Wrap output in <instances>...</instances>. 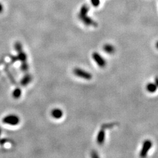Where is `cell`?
<instances>
[{"label":"cell","instance_id":"obj_1","mask_svg":"<svg viewBox=\"0 0 158 158\" xmlns=\"http://www.w3.org/2000/svg\"><path fill=\"white\" fill-rule=\"evenodd\" d=\"M2 123L5 124L15 126L19 124V123H20V118L17 115L9 114L3 118Z\"/></svg>","mask_w":158,"mask_h":158},{"label":"cell","instance_id":"obj_2","mask_svg":"<svg viewBox=\"0 0 158 158\" xmlns=\"http://www.w3.org/2000/svg\"><path fill=\"white\" fill-rule=\"evenodd\" d=\"M73 73L75 76L79 77L80 78L85 79L87 80H90L92 79V74L86 70H83L80 68H75L73 70Z\"/></svg>","mask_w":158,"mask_h":158},{"label":"cell","instance_id":"obj_3","mask_svg":"<svg viewBox=\"0 0 158 158\" xmlns=\"http://www.w3.org/2000/svg\"><path fill=\"white\" fill-rule=\"evenodd\" d=\"M92 58L99 67L102 68L105 67L107 63L105 59L101 56L100 54L96 52H93L92 54Z\"/></svg>","mask_w":158,"mask_h":158},{"label":"cell","instance_id":"obj_4","mask_svg":"<svg viewBox=\"0 0 158 158\" xmlns=\"http://www.w3.org/2000/svg\"><path fill=\"white\" fill-rule=\"evenodd\" d=\"M152 146V142L149 140H146L143 143L142 148L140 152V156L144 158L147 156L150 149Z\"/></svg>","mask_w":158,"mask_h":158},{"label":"cell","instance_id":"obj_5","mask_svg":"<svg viewBox=\"0 0 158 158\" xmlns=\"http://www.w3.org/2000/svg\"><path fill=\"white\" fill-rule=\"evenodd\" d=\"M105 130L101 128L97 134V142L98 145H101L104 143L105 141Z\"/></svg>","mask_w":158,"mask_h":158},{"label":"cell","instance_id":"obj_6","mask_svg":"<svg viewBox=\"0 0 158 158\" xmlns=\"http://www.w3.org/2000/svg\"><path fill=\"white\" fill-rule=\"evenodd\" d=\"M79 17L86 25H93V26H94L97 25L96 22H94L91 18L87 17L86 16V15H79Z\"/></svg>","mask_w":158,"mask_h":158},{"label":"cell","instance_id":"obj_7","mask_svg":"<svg viewBox=\"0 0 158 158\" xmlns=\"http://www.w3.org/2000/svg\"><path fill=\"white\" fill-rule=\"evenodd\" d=\"M51 115L54 119H61L63 115V113L60 108H54L51 111Z\"/></svg>","mask_w":158,"mask_h":158},{"label":"cell","instance_id":"obj_8","mask_svg":"<svg viewBox=\"0 0 158 158\" xmlns=\"http://www.w3.org/2000/svg\"><path fill=\"white\" fill-rule=\"evenodd\" d=\"M32 80V76L29 74H26L21 81V84L23 86H27Z\"/></svg>","mask_w":158,"mask_h":158},{"label":"cell","instance_id":"obj_9","mask_svg":"<svg viewBox=\"0 0 158 158\" xmlns=\"http://www.w3.org/2000/svg\"><path fill=\"white\" fill-rule=\"evenodd\" d=\"M103 50L104 52L108 54H113L115 52V49L113 45H112L111 44H107L104 45Z\"/></svg>","mask_w":158,"mask_h":158},{"label":"cell","instance_id":"obj_10","mask_svg":"<svg viewBox=\"0 0 158 158\" xmlns=\"http://www.w3.org/2000/svg\"><path fill=\"white\" fill-rule=\"evenodd\" d=\"M18 59L22 63L26 62L27 60V56L26 53L23 52V50L18 52Z\"/></svg>","mask_w":158,"mask_h":158},{"label":"cell","instance_id":"obj_11","mask_svg":"<svg viewBox=\"0 0 158 158\" xmlns=\"http://www.w3.org/2000/svg\"><path fill=\"white\" fill-rule=\"evenodd\" d=\"M157 88L158 87L155 83H149V84H148L146 86L147 90L149 91V93H151L155 92L157 90Z\"/></svg>","mask_w":158,"mask_h":158},{"label":"cell","instance_id":"obj_12","mask_svg":"<svg viewBox=\"0 0 158 158\" xmlns=\"http://www.w3.org/2000/svg\"><path fill=\"white\" fill-rule=\"evenodd\" d=\"M22 90L19 88H16L12 92V97L15 99H18L21 96Z\"/></svg>","mask_w":158,"mask_h":158},{"label":"cell","instance_id":"obj_13","mask_svg":"<svg viewBox=\"0 0 158 158\" xmlns=\"http://www.w3.org/2000/svg\"><path fill=\"white\" fill-rule=\"evenodd\" d=\"M118 123H105V124H103L101 126V128L103 129H106V128H112L114 126H115L116 125H117Z\"/></svg>","mask_w":158,"mask_h":158},{"label":"cell","instance_id":"obj_14","mask_svg":"<svg viewBox=\"0 0 158 158\" xmlns=\"http://www.w3.org/2000/svg\"><path fill=\"white\" fill-rule=\"evenodd\" d=\"M14 48L16 50V51L18 52L19 51H22V46L21 43H20L19 42H17L15 44H14Z\"/></svg>","mask_w":158,"mask_h":158},{"label":"cell","instance_id":"obj_15","mask_svg":"<svg viewBox=\"0 0 158 158\" xmlns=\"http://www.w3.org/2000/svg\"><path fill=\"white\" fill-rule=\"evenodd\" d=\"M29 69V66H28V63L26 62H23L22 63V64L21 66V69L22 71L25 72L26 71H28Z\"/></svg>","mask_w":158,"mask_h":158},{"label":"cell","instance_id":"obj_16","mask_svg":"<svg viewBox=\"0 0 158 158\" xmlns=\"http://www.w3.org/2000/svg\"><path fill=\"white\" fill-rule=\"evenodd\" d=\"M91 1L92 4L95 7L98 6L100 4V0H91Z\"/></svg>","mask_w":158,"mask_h":158},{"label":"cell","instance_id":"obj_17","mask_svg":"<svg viewBox=\"0 0 158 158\" xmlns=\"http://www.w3.org/2000/svg\"><path fill=\"white\" fill-rule=\"evenodd\" d=\"M155 83L156 84V85L158 87V77H156L155 79Z\"/></svg>","mask_w":158,"mask_h":158},{"label":"cell","instance_id":"obj_18","mask_svg":"<svg viewBox=\"0 0 158 158\" xmlns=\"http://www.w3.org/2000/svg\"><path fill=\"white\" fill-rule=\"evenodd\" d=\"M3 11V5L1 3H0V13H1Z\"/></svg>","mask_w":158,"mask_h":158},{"label":"cell","instance_id":"obj_19","mask_svg":"<svg viewBox=\"0 0 158 158\" xmlns=\"http://www.w3.org/2000/svg\"><path fill=\"white\" fill-rule=\"evenodd\" d=\"M156 48H158V42H157V43H156Z\"/></svg>","mask_w":158,"mask_h":158},{"label":"cell","instance_id":"obj_20","mask_svg":"<svg viewBox=\"0 0 158 158\" xmlns=\"http://www.w3.org/2000/svg\"><path fill=\"white\" fill-rule=\"evenodd\" d=\"M1 128H0V136H1Z\"/></svg>","mask_w":158,"mask_h":158}]
</instances>
